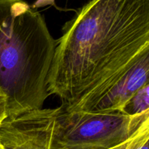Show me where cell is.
<instances>
[{
  "label": "cell",
  "mask_w": 149,
  "mask_h": 149,
  "mask_svg": "<svg viewBox=\"0 0 149 149\" xmlns=\"http://www.w3.org/2000/svg\"><path fill=\"white\" fill-rule=\"evenodd\" d=\"M63 32L47 91L71 107L149 52V0H90Z\"/></svg>",
  "instance_id": "1"
},
{
  "label": "cell",
  "mask_w": 149,
  "mask_h": 149,
  "mask_svg": "<svg viewBox=\"0 0 149 149\" xmlns=\"http://www.w3.org/2000/svg\"><path fill=\"white\" fill-rule=\"evenodd\" d=\"M56 45L40 13L24 0H0V92L7 116L42 108Z\"/></svg>",
  "instance_id": "2"
},
{
  "label": "cell",
  "mask_w": 149,
  "mask_h": 149,
  "mask_svg": "<svg viewBox=\"0 0 149 149\" xmlns=\"http://www.w3.org/2000/svg\"><path fill=\"white\" fill-rule=\"evenodd\" d=\"M149 126V112L129 115L122 111L93 113L68 108H56L54 149H110Z\"/></svg>",
  "instance_id": "3"
},
{
  "label": "cell",
  "mask_w": 149,
  "mask_h": 149,
  "mask_svg": "<svg viewBox=\"0 0 149 149\" xmlns=\"http://www.w3.org/2000/svg\"><path fill=\"white\" fill-rule=\"evenodd\" d=\"M148 74L149 52H147L75 105L66 107L93 113L122 111L132 96L149 83Z\"/></svg>",
  "instance_id": "4"
},
{
  "label": "cell",
  "mask_w": 149,
  "mask_h": 149,
  "mask_svg": "<svg viewBox=\"0 0 149 149\" xmlns=\"http://www.w3.org/2000/svg\"><path fill=\"white\" fill-rule=\"evenodd\" d=\"M56 108L37 109L7 116L0 124L1 149H54Z\"/></svg>",
  "instance_id": "5"
},
{
  "label": "cell",
  "mask_w": 149,
  "mask_h": 149,
  "mask_svg": "<svg viewBox=\"0 0 149 149\" xmlns=\"http://www.w3.org/2000/svg\"><path fill=\"white\" fill-rule=\"evenodd\" d=\"M122 111L129 115H138L149 112V83L132 96Z\"/></svg>",
  "instance_id": "6"
},
{
  "label": "cell",
  "mask_w": 149,
  "mask_h": 149,
  "mask_svg": "<svg viewBox=\"0 0 149 149\" xmlns=\"http://www.w3.org/2000/svg\"><path fill=\"white\" fill-rule=\"evenodd\" d=\"M110 149H149V126L144 127L130 140Z\"/></svg>",
  "instance_id": "7"
},
{
  "label": "cell",
  "mask_w": 149,
  "mask_h": 149,
  "mask_svg": "<svg viewBox=\"0 0 149 149\" xmlns=\"http://www.w3.org/2000/svg\"><path fill=\"white\" fill-rule=\"evenodd\" d=\"M7 116V100L4 95L0 92V124Z\"/></svg>",
  "instance_id": "8"
},
{
  "label": "cell",
  "mask_w": 149,
  "mask_h": 149,
  "mask_svg": "<svg viewBox=\"0 0 149 149\" xmlns=\"http://www.w3.org/2000/svg\"><path fill=\"white\" fill-rule=\"evenodd\" d=\"M0 149H1V147H0Z\"/></svg>",
  "instance_id": "9"
}]
</instances>
